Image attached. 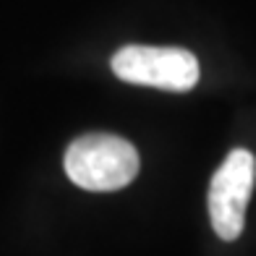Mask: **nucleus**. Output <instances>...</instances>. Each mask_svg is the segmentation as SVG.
Returning a JSON list of instances; mask_svg holds the SVG:
<instances>
[{
	"label": "nucleus",
	"mask_w": 256,
	"mask_h": 256,
	"mask_svg": "<svg viewBox=\"0 0 256 256\" xmlns=\"http://www.w3.org/2000/svg\"><path fill=\"white\" fill-rule=\"evenodd\" d=\"M138 152L120 136L89 134L66 152V176L84 191H120L138 176Z\"/></svg>",
	"instance_id": "1"
},
{
	"label": "nucleus",
	"mask_w": 256,
	"mask_h": 256,
	"mask_svg": "<svg viewBox=\"0 0 256 256\" xmlns=\"http://www.w3.org/2000/svg\"><path fill=\"white\" fill-rule=\"evenodd\" d=\"M112 71L118 78L138 86H154L165 92H191L199 84V60L180 48H149L128 44L112 58Z\"/></svg>",
	"instance_id": "2"
},
{
	"label": "nucleus",
	"mask_w": 256,
	"mask_h": 256,
	"mask_svg": "<svg viewBox=\"0 0 256 256\" xmlns=\"http://www.w3.org/2000/svg\"><path fill=\"white\" fill-rule=\"evenodd\" d=\"M256 180V160L246 149L230 152L209 186V217L222 240H236L243 232L246 206Z\"/></svg>",
	"instance_id": "3"
}]
</instances>
